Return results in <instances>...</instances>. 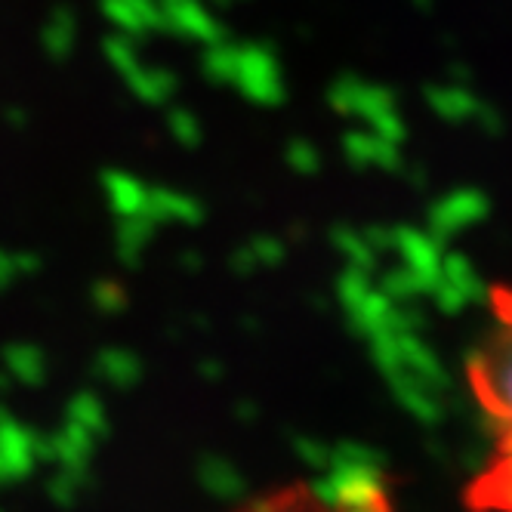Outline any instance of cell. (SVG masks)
Masks as SVG:
<instances>
[{"mask_svg": "<svg viewBox=\"0 0 512 512\" xmlns=\"http://www.w3.org/2000/svg\"><path fill=\"white\" fill-rule=\"evenodd\" d=\"M235 512H395L368 475H331L321 482L281 485Z\"/></svg>", "mask_w": 512, "mask_h": 512, "instance_id": "cell-2", "label": "cell"}, {"mask_svg": "<svg viewBox=\"0 0 512 512\" xmlns=\"http://www.w3.org/2000/svg\"><path fill=\"white\" fill-rule=\"evenodd\" d=\"M469 380L488 432V457L482 475H475L472 503L485 512H512V287L491 290Z\"/></svg>", "mask_w": 512, "mask_h": 512, "instance_id": "cell-1", "label": "cell"}]
</instances>
